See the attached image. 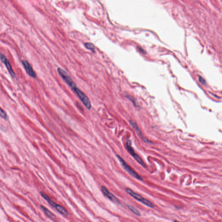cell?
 Here are the masks:
<instances>
[{
    "instance_id": "obj_1",
    "label": "cell",
    "mask_w": 222,
    "mask_h": 222,
    "mask_svg": "<svg viewBox=\"0 0 222 222\" xmlns=\"http://www.w3.org/2000/svg\"><path fill=\"white\" fill-rule=\"evenodd\" d=\"M72 89L73 90L75 93L76 94L77 96L80 99L83 104L86 107V108H88L89 110H90L91 108V102H90V100H89V98H88L87 96L83 92H82L80 89H79L77 87L76 85L73 87Z\"/></svg>"
},
{
    "instance_id": "obj_2",
    "label": "cell",
    "mask_w": 222,
    "mask_h": 222,
    "mask_svg": "<svg viewBox=\"0 0 222 222\" xmlns=\"http://www.w3.org/2000/svg\"><path fill=\"white\" fill-rule=\"evenodd\" d=\"M119 161L120 162L121 164V165L123 167V168H124L125 170L129 173V175H130L131 176L139 180H142L143 178L138 173H136V171H135L127 163L125 162V160H123L120 156L118 155H117Z\"/></svg>"
},
{
    "instance_id": "obj_3",
    "label": "cell",
    "mask_w": 222,
    "mask_h": 222,
    "mask_svg": "<svg viewBox=\"0 0 222 222\" xmlns=\"http://www.w3.org/2000/svg\"><path fill=\"white\" fill-rule=\"evenodd\" d=\"M126 148H127L129 152L131 154V155L133 157L134 159L139 164H140L144 167H146V164L142 160V158L135 152L133 148L131 147V142L129 140L127 141V143H126Z\"/></svg>"
},
{
    "instance_id": "obj_4",
    "label": "cell",
    "mask_w": 222,
    "mask_h": 222,
    "mask_svg": "<svg viewBox=\"0 0 222 222\" xmlns=\"http://www.w3.org/2000/svg\"><path fill=\"white\" fill-rule=\"evenodd\" d=\"M22 63L27 74L33 78H36L37 77V75L30 63L25 60H22Z\"/></svg>"
},
{
    "instance_id": "obj_5",
    "label": "cell",
    "mask_w": 222,
    "mask_h": 222,
    "mask_svg": "<svg viewBox=\"0 0 222 222\" xmlns=\"http://www.w3.org/2000/svg\"><path fill=\"white\" fill-rule=\"evenodd\" d=\"M101 191L103 193L104 195L106 197L108 198L110 200L112 201L113 202L117 203H120L119 200L118 199L115 197L112 193L109 192L107 189L104 186H102L101 187Z\"/></svg>"
},
{
    "instance_id": "obj_6",
    "label": "cell",
    "mask_w": 222,
    "mask_h": 222,
    "mask_svg": "<svg viewBox=\"0 0 222 222\" xmlns=\"http://www.w3.org/2000/svg\"><path fill=\"white\" fill-rule=\"evenodd\" d=\"M1 60L2 62L5 65V67L7 68L8 71L9 72L10 75H11L12 77L15 78L16 75L14 71L13 70L10 64V62H9L8 60L6 58V57L2 53L1 54Z\"/></svg>"
},
{
    "instance_id": "obj_7",
    "label": "cell",
    "mask_w": 222,
    "mask_h": 222,
    "mask_svg": "<svg viewBox=\"0 0 222 222\" xmlns=\"http://www.w3.org/2000/svg\"><path fill=\"white\" fill-rule=\"evenodd\" d=\"M126 191L128 193L130 196L133 197L134 199L139 201L142 203H143L144 200L145 199V198H144L141 195L138 194V193H136L134 192L133 190H131L130 189L127 188L126 189Z\"/></svg>"
},
{
    "instance_id": "obj_8",
    "label": "cell",
    "mask_w": 222,
    "mask_h": 222,
    "mask_svg": "<svg viewBox=\"0 0 222 222\" xmlns=\"http://www.w3.org/2000/svg\"><path fill=\"white\" fill-rule=\"evenodd\" d=\"M40 193V194H41V196H42V197H43L45 200H46L47 201V202L51 206H52V207H54V208L56 207V206H57V204L56 203L53 201H52V200L47 195V194H45V193L43 192H41Z\"/></svg>"
},
{
    "instance_id": "obj_9",
    "label": "cell",
    "mask_w": 222,
    "mask_h": 222,
    "mask_svg": "<svg viewBox=\"0 0 222 222\" xmlns=\"http://www.w3.org/2000/svg\"><path fill=\"white\" fill-rule=\"evenodd\" d=\"M55 209L58 211L60 214L63 215L64 216H67L68 215V213L67 210L63 206L61 205L57 204V206L55 207Z\"/></svg>"
},
{
    "instance_id": "obj_10",
    "label": "cell",
    "mask_w": 222,
    "mask_h": 222,
    "mask_svg": "<svg viewBox=\"0 0 222 222\" xmlns=\"http://www.w3.org/2000/svg\"><path fill=\"white\" fill-rule=\"evenodd\" d=\"M41 208H42V210H43V211H44L45 212V214H46V215H47L48 217H49V218H51V219H55V218H56V216H55V215L53 214V213H52L50 210L47 209L46 207H44V206H41Z\"/></svg>"
},
{
    "instance_id": "obj_11",
    "label": "cell",
    "mask_w": 222,
    "mask_h": 222,
    "mask_svg": "<svg viewBox=\"0 0 222 222\" xmlns=\"http://www.w3.org/2000/svg\"><path fill=\"white\" fill-rule=\"evenodd\" d=\"M130 123L131 126H132V127H133L134 129V130L136 131L137 132V133H138V134H139V135H140V136H141V137H142L143 139H144V137H143L142 133L141 132V131L140 130L139 128H138L137 125H136L134 122L133 121H130Z\"/></svg>"
},
{
    "instance_id": "obj_12",
    "label": "cell",
    "mask_w": 222,
    "mask_h": 222,
    "mask_svg": "<svg viewBox=\"0 0 222 222\" xmlns=\"http://www.w3.org/2000/svg\"><path fill=\"white\" fill-rule=\"evenodd\" d=\"M127 207H128V209L129 210H130L134 214L136 215L137 216H140L141 215L140 213L135 207H133V206H131V205H128Z\"/></svg>"
},
{
    "instance_id": "obj_13",
    "label": "cell",
    "mask_w": 222,
    "mask_h": 222,
    "mask_svg": "<svg viewBox=\"0 0 222 222\" xmlns=\"http://www.w3.org/2000/svg\"><path fill=\"white\" fill-rule=\"evenodd\" d=\"M85 46L86 48L90 50H92V51L94 52L96 48L94 45H93V44L91 43H85Z\"/></svg>"
},
{
    "instance_id": "obj_14",
    "label": "cell",
    "mask_w": 222,
    "mask_h": 222,
    "mask_svg": "<svg viewBox=\"0 0 222 222\" xmlns=\"http://www.w3.org/2000/svg\"><path fill=\"white\" fill-rule=\"evenodd\" d=\"M1 116L4 119L7 120L8 119V116L5 111L3 110L2 108L1 109Z\"/></svg>"
},
{
    "instance_id": "obj_15",
    "label": "cell",
    "mask_w": 222,
    "mask_h": 222,
    "mask_svg": "<svg viewBox=\"0 0 222 222\" xmlns=\"http://www.w3.org/2000/svg\"><path fill=\"white\" fill-rule=\"evenodd\" d=\"M199 82L202 84L203 85H205L207 83L206 80L202 76H199Z\"/></svg>"
},
{
    "instance_id": "obj_16",
    "label": "cell",
    "mask_w": 222,
    "mask_h": 222,
    "mask_svg": "<svg viewBox=\"0 0 222 222\" xmlns=\"http://www.w3.org/2000/svg\"><path fill=\"white\" fill-rule=\"evenodd\" d=\"M137 48H138V50H139V51H140V52H142V53L144 54H146V51H145V50H144L141 47H140V46H138V47H137Z\"/></svg>"
},
{
    "instance_id": "obj_17",
    "label": "cell",
    "mask_w": 222,
    "mask_h": 222,
    "mask_svg": "<svg viewBox=\"0 0 222 222\" xmlns=\"http://www.w3.org/2000/svg\"><path fill=\"white\" fill-rule=\"evenodd\" d=\"M174 222H180L179 221H175Z\"/></svg>"
}]
</instances>
